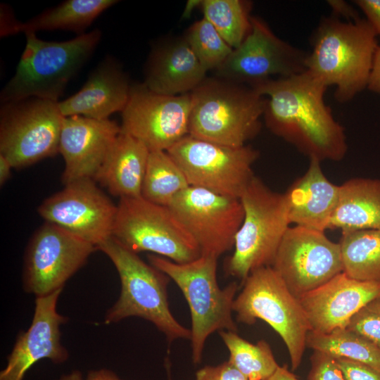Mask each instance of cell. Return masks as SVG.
<instances>
[{
    "mask_svg": "<svg viewBox=\"0 0 380 380\" xmlns=\"http://www.w3.org/2000/svg\"><path fill=\"white\" fill-rule=\"evenodd\" d=\"M327 88L305 71L253 89L266 98L263 118L274 134L310 158L339 161L348 145L343 127L324 102Z\"/></svg>",
    "mask_w": 380,
    "mask_h": 380,
    "instance_id": "cell-1",
    "label": "cell"
},
{
    "mask_svg": "<svg viewBox=\"0 0 380 380\" xmlns=\"http://www.w3.org/2000/svg\"><path fill=\"white\" fill-rule=\"evenodd\" d=\"M306 71L327 87L334 85L335 99L346 103L367 89L377 35L365 18L347 22L331 15L313 32Z\"/></svg>",
    "mask_w": 380,
    "mask_h": 380,
    "instance_id": "cell-2",
    "label": "cell"
},
{
    "mask_svg": "<svg viewBox=\"0 0 380 380\" xmlns=\"http://www.w3.org/2000/svg\"><path fill=\"white\" fill-rule=\"evenodd\" d=\"M190 94L189 135L239 147L259 133L266 98L252 87L216 76Z\"/></svg>",
    "mask_w": 380,
    "mask_h": 380,
    "instance_id": "cell-3",
    "label": "cell"
},
{
    "mask_svg": "<svg viewBox=\"0 0 380 380\" xmlns=\"http://www.w3.org/2000/svg\"><path fill=\"white\" fill-rule=\"evenodd\" d=\"M25 34L26 44L15 72L0 93L1 103L30 97L59 101L101 38L99 29L61 42L40 39L34 32Z\"/></svg>",
    "mask_w": 380,
    "mask_h": 380,
    "instance_id": "cell-4",
    "label": "cell"
},
{
    "mask_svg": "<svg viewBox=\"0 0 380 380\" xmlns=\"http://www.w3.org/2000/svg\"><path fill=\"white\" fill-rule=\"evenodd\" d=\"M97 249L112 261L121 284L118 300L106 314V324L138 317L151 322L163 333L169 344L177 339H191V329L182 325L170 311L167 295L170 278L167 275L113 237Z\"/></svg>",
    "mask_w": 380,
    "mask_h": 380,
    "instance_id": "cell-5",
    "label": "cell"
},
{
    "mask_svg": "<svg viewBox=\"0 0 380 380\" xmlns=\"http://www.w3.org/2000/svg\"><path fill=\"white\" fill-rule=\"evenodd\" d=\"M217 258L201 255L185 263L148 255L149 263L167 275L181 290L190 310L192 360L199 363L209 336L215 331L237 327L232 317V306L239 289L236 281L221 289L217 279Z\"/></svg>",
    "mask_w": 380,
    "mask_h": 380,
    "instance_id": "cell-6",
    "label": "cell"
},
{
    "mask_svg": "<svg viewBox=\"0 0 380 380\" xmlns=\"http://www.w3.org/2000/svg\"><path fill=\"white\" fill-rule=\"evenodd\" d=\"M240 200L243 220L224 270L243 283L253 271L272 266L291 222L285 193L272 191L255 176Z\"/></svg>",
    "mask_w": 380,
    "mask_h": 380,
    "instance_id": "cell-7",
    "label": "cell"
},
{
    "mask_svg": "<svg viewBox=\"0 0 380 380\" xmlns=\"http://www.w3.org/2000/svg\"><path fill=\"white\" fill-rule=\"evenodd\" d=\"M242 284L232 306L236 321L248 325L257 319L267 323L284 342L291 369L296 370L301 363L307 336L311 331L299 298L272 266L253 271Z\"/></svg>",
    "mask_w": 380,
    "mask_h": 380,
    "instance_id": "cell-8",
    "label": "cell"
},
{
    "mask_svg": "<svg viewBox=\"0 0 380 380\" xmlns=\"http://www.w3.org/2000/svg\"><path fill=\"white\" fill-rule=\"evenodd\" d=\"M112 237L131 251H148L177 263L201 255L199 247L167 206L142 196L121 198Z\"/></svg>",
    "mask_w": 380,
    "mask_h": 380,
    "instance_id": "cell-9",
    "label": "cell"
},
{
    "mask_svg": "<svg viewBox=\"0 0 380 380\" xmlns=\"http://www.w3.org/2000/svg\"><path fill=\"white\" fill-rule=\"evenodd\" d=\"M63 119L58 101L30 97L1 103L0 154L16 169L55 156Z\"/></svg>",
    "mask_w": 380,
    "mask_h": 380,
    "instance_id": "cell-10",
    "label": "cell"
},
{
    "mask_svg": "<svg viewBox=\"0 0 380 380\" xmlns=\"http://www.w3.org/2000/svg\"><path fill=\"white\" fill-rule=\"evenodd\" d=\"M167 152L189 186L238 199L255 177L252 168L259 157L258 151L251 146H224L190 135Z\"/></svg>",
    "mask_w": 380,
    "mask_h": 380,
    "instance_id": "cell-11",
    "label": "cell"
},
{
    "mask_svg": "<svg viewBox=\"0 0 380 380\" xmlns=\"http://www.w3.org/2000/svg\"><path fill=\"white\" fill-rule=\"evenodd\" d=\"M251 30L216 70L217 76L255 88L271 80L306 71L308 53L277 37L262 18L251 16Z\"/></svg>",
    "mask_w": 380,
    "mask_h": 380,
    "instance_id": "cell-12",
    "label": "cell"
},
{
    "mask_svg": "<svg viewBox=\"0 0 380 380\" xmlns=\"http://www.w3.org/2000/svg\"><path fill=\"white\" fill-rule=\"evenodd\" d=\"M96 249L73 233L46 222L33 234L26 250L25 291L37 298L63 289Z\"/></svg>",
    "mask_w": 380,
    "mask_h": 380,
    "instance_id": "cell-13",
    "label": "cell"
},
{
    "mask_svg": "<svg viewBox=\"0 0 380 380\" xmlns=\"http://www.w3.org/2000/svg\"><path fill=\"white\" fill-rule=\"evenodd\" d=\"M200 248L219 258L234 246L244 216L240 199L189 186L167 206Z\"/></svg>",
    "mask_w": 380,
    "mask_h": 380,
    "instance_id": "cell-14",
    "label": "cell"
},
{
    "mask_svg": "<svg viewBox=\"0 0 380 380\" xmlns=\"http://www.w3.org/2000/svg\"><path fill=\"white\" fill-rule=\"evenodd\" d=\"M191 94L170 96L131 85L121 112L120 131L142 142L150 151H167L189 135Z\"/></svg>",
    "mask_w": 380,
    "mask_h": 380,
    "instance_id": "cell-15",
    "label": "cell"
},
{
    "mask_svg": "<svg viewBox=\"0 0 380 380\" xmlns=\"http://www.w3.org/2000/svg\"><path fill=\"white\" fill-rule=\"evenodd\" d=\"M272 267L299 298L343 272L340 245L324 232L296 225L284 234Z\"/></svg>",
    "mask_w": 380,
    "mask_h": 380,
    "instance_id": "cell-16",
    "label": "cell"
},
{
    "mask_svg": "<svg viewBox=\"0 0 380 380\" xmlns=\"http://www.w3.org/2000/svg\"><path fill=\"white\" fill-rule=\"evenodd\" d=\"M46 222L55 224L94 245L112 237L117 205L93 179L65 185L38 208Z\"/></svg>",
    "mask_w": 380,
    "mask_h": 380,
    "instance_id": "cell-17",
    "label": "cell"
},
{
    "mask_svg": "<svg viewBox=\"0 0 380 380\" xmlns=\"http://www.w3.org/2000/svg\"><path fill=\"white\" fill-rule=\"evenodd\" d=\"M62 290L36 298L32 323L17 336L6 365L0 372V380H23L27 372L43 359L54 364L68 360L69 353L61 341V326L68 319L56 310Z\"/></svg>",
    "mask_w": 380,
    "mask_h": 380,
    "instance_id": "cell-18",
    "label": "cell"
},
{
    "mask_svg": "<svg viewBox=\"0 0 380 380\" xmlns=\"http://www.w3.org/2000/svg\"><path fill=\"white\" fill-rule=\"evenodd\" d=\"M120 133V125L110 119L64 117L58 151L65 163L63 183L95 181Z\"/></svg>",
    "mask_w": 380,
    "mask_h": 380,
    "instance_id": "cell-19",
    "label": "cell"
},
{
    "mask_svg": "<svg viewBox=\"0 0 380 380\" xmlns=\"http://www.w3.org/2000/svg\"><path fill=\"white\" fill-rule=\"evenodd\" d=\"M380 296V281H359L343 272L299 298L311 331L328 334L346 327L351 317Z\"/></svg>",
    "mask_w": 380,
    "mask_h": 380,
    "instance_id": "cell-20",
    "label": "cell"
},
{
    "mask_svg": "<svg viewBox=\"0 0 380 380\" xmlns=\"http://www.w3.org/2000/svg\"><path fill=\"white\" fill-rule=\"evenodd\" d=\"M131 85L121 65L107 56L90 72L82 88L58 101L63 117L81 115L96 120L109 119L125 108Z\"/></svg>",
    "mask_w": 380,
    "mask_h": 380,
    "instance_id": "cell-21",
    "label": "cell"
},
{
    "mask_svg": "<svg viewBox=\"0 0 380 380\" xmlns=\"http://www.w3.org/2000/svg\"><path fill=\"white\" fill-rule=\"evenodd\" d=\"M206 72L184 37L153 49L144 84L160 94H189L206 78Z\"/></svg>",
    "mask_w": 380,
    "mask_h": 380,
    "instance_id": "cell-22",
    "label": "cell"
},
{
    "mask_svg": "<svg viewBox=\"0 0 380 380\" xmlns=\"http://www.w3.org/2000/svg\"><path fill=\"white\" fill-rule=\"evenodd\" d=\"M317 158H310L305 173L297 179L285 195L291 223L321 232L329 229L337 205L340 186L324 175Z\"/></svg>",
    "mask_w": 380,
    "mask_h": 380,
    "instance_id": "cell-23",
    "label": "cell"
},
{
    "mask_svg": "<svg viewBox=\"0 0 380 380\" xmlns=\"http://www.w3.org/2000/svg\"><path fill=\"white\" fill-rule=\"evenodd\" d=\"M149 153L142 142L120 131L95 182L120 198L141 196Z\"/></svg>",
    "mask_w": 380,
    "mask_h": 380,
    "instance_id": "cell-24",
    "label": "cell"
},
{
    "mask_svg": "<svg viewBox=\"0 0 380 380\" xmlns=\"http://www.w3.org/2000/svg\"><path fill=\"white\" fill-rule=\"evenodd\" d=\"M329 229H380V179L356 177L340 185Z\"/></svg>",
    "mask_w": 380,
    "mask_h": 380,
    "instance_id": "cell-25",
    "label": "cell"
},
{
    "mask_svg": "<svg viewBox=\"0 0 380 380\" xmlns=\"http://www.w3.org/2000/svg\"><path fill=\"white\" fill-rule=\"evenodd\" d=\"M118 2L115 0L64 1L26 22L16 20L11 28L9 35L56 30L82 34L96 18Z\"/></svg>",
    "mask_w": 380,
    "mask_h": 380,
    "instance_id": "cell-26",
    "label": "cell"
},
{
    "mask_svg": "<svg viewBox=\"0 0 380 380\" xmlns=\"http://www.w3.org/2000/svg\"><path fill=\"white\" fill-rule=\"evenodd\" d=\"M343 272L364 281H380V229L342 232Z\"/></svg>",
    "mask_w": 380,
    "mask_h": 380,
    "instance_id": "cell-27",
    "label": "cell"
},
{
    "mask_svg": "<svg viewBox=\"0 0 380 380\" xmlns=\"http://www.w3.org/2000/svg\"><path fill=\"white\" fill-rule=\"evenodd\" d=\"M188 186L184 174L167 151H150L141 188L144 199L169 206Z\"/></svg>",
    "mask_w": 380,
    "mask_h": 380,
    "instance_id": "cell-28",
    "label": "cell"
},
{
    "mask_svg": "<svg viewBox=\"0 0 380 380\" xmlns=\"http://www.w3.org/2000/svg\"><path fill=\"white\" fill-rule=\"evenodd\" d=\"M306 347L334 357L359 362L380 371V349L346 328L328 334L310 331L307 336Z\"/></svg>",
    "mask_w": 380,
    "mask_h": 380,
    "instance_id": "cell-29",
    "label": "cell"
},
{
    "mask_svg": "<svg viewBox=\"0 0 380 380\" xmlns=\"http://www.w3.org/2000/svg\"><path fill=\"white\" fill-rule=\"evenodd\" d=\"M219 334L229 352V361L248 380H266L279 366L267 341L252 343L232 331Z\"/></svg>",
    "mask_w": 380,
    "mask_h": 380,
    "instance_id": "cell-30",
    "label": "cell"
},
{
    "mask_svg": "<svg viewBox=\"0 0 380 380\" xmlns=\"http://www.w3.org/2000/svg\"><path fill=\"white\" fill-rule=\"evenodd\" d=\"M201 8L203 18L233 49L241 44L251 30V1L204 0L201 1Z\"/></svg>",
    "mask_w": 380,
    "mask_h": 380,
    "instance_id": "cell-31",
    "label": "cell"
},
{
    "mask_svg": "<svg viewBox=\"0 0 380 380\" xmlns=\"http://www.w3.org/2000/svg\"><path fill=\"white\" fill-rule=\"evenodd\" d=\"M184 38L206 72L218 69L234 50L204 18L191 25Z\"/></svg>",
    "mask_w": 380,
    "mask_h": 380,
    "instance_id": "cell-32",
    "label": "cell"
},
{
    "mask_svg": "<svg viewBox=\"0 0 380 380\" xmlns=\"http://www.w3.org/2000/svg\"><path fill=\"white\" fill-rule=\"evenodd\" d=\"M346 329L380 349V296L357 311L351 317Z\"/></svg>",
    "mask_w": 380,
    "mask_h": 380,
    "instance_id": "cell-33",
    "label": "cell"
},
{
    "mask_svg": "<svg viewBox=\"0 0 380 380\" xmlns=\"http://www.w3.org/2000/svg\"><path fill=\"white\" fill-rule=\"evenodd\" d=\"M310 361L308 380H346L334 357L314 350Z\"/></svg>",
    "mask_w": 380,
    "mask_h": 380,
    "instance_id": "cell-34",
    "label": "cell"
},
{
    "mask_svg": "<svg viewBox=\"0 0 380 380\" xmlns=\"http://www.w3.org/2000/svg\"><path fill=\"white\" fill-rule=\"evenodd\" d=\"M195 380H248L229 360L215 366L206 365L196 373Z\"/></svg>",
    "mask_w": 380,
    "mask_h": 380,
    "instance_id": "cell-35",
    "label": "cell"
},
{
    "mask_svg": "<svg viewBox=\"0 0 380 380\" xmlns=\"http://www.w3.org/2000/svg\"><path fill=\"white\" fill-rule=\"evenodd\" d=\"M346 380H380V371L367 365L335 357Z\"/></svg>",
    "mask_w": 380,
    "mask_h": 380,
    "instance_id": "cell-36",
    "label": "cell"
},
{
    "mask_svg": "<svg viewBox=\"0 0 380 380\" xmlns=\"http://www.w3.org/2000/svg\"><path fill=\"white\" fill-rule=\"evenodd\" d=\"M354 3L363 12L376 35L380 36V0H355Z\"/></svg>",
    "mask_w": 380,
    "mask_h": 380,
    "instance_id": "cell-37",
    "label": "cell"
},
{
    "mask_svg": "<svg viewBox=\"0 0 380 380\" xmlns=\"http://www.w3.org/2000/svg\"><path fill=\"white\" fill-rule=\"evenodd\" d=\"M327 4L332 11V15L343 18L347 22L355 21L361 18L358 12L348 3L342 0H329Z\"/></svg>",
    "mask_w": 380,
    "mask_h": 380,
    "instance_id": "cell-38",
    "label": "cell"
},
{
    "mask_svg": "<svg viewBox=\"0 0 380 380\" xmlns=\"http://www.w3.org/2000/svg\"><path fill=\"white\" fill-rule=\"evenodd\" d=\"M367 89L372 92L380 94V45L375 52Z\"/></svg>",
    "mask_w": 380,
    "mask_h": 380,
    "instance_id": "cell-39",
    "label": "cell"
},
{
    "mask_svg": "<svg viewBox=\"0 0 380 380\" xmlns=\"http://www.w3.org/2000/svg\"><path fill=\"white\" fill-rule=\"evenodd\" d=\"M85 380H123L113 371L100 369L89 372Z\"/></svg>",
    "mask_w": 380,
    "mask_h": 380,
    "instance_id": "cell-40",
    "label": "cell"
},
{
    "mask_svg": "<svg viewBox=\"0 0 380 380\" xmlns=\"http://www.w3.org/2000/svg\"><path fill=\"white\" fill-rule=\"evenodd\" d=\"M266 380H300L291 372L286 365L279 366L274 373Z\"/></svg>",
    "mask_w": 380,
    "mask_h": 380,
    "instance_id": "cell-41",
    "label": "cell"
},
{
    "mask_svg": "<svg viewBox=\"0 0 380 380\" xmlns=\"http://www.w3.org/2000/svg\"><path fill=\"white\" fill-rule=\"evenodd\" d=\"M13 166L7 158L0 154V184L3 185L11 177Z\"/></svg>",
    "mask_w": 380,
    "mask_h": 380,
    "instance_id": "cell-42",
    "label": "cell"
},
{
    "mask_svg": "<svg viewBox=\"0 0 380 380\" xmlns=\"http://www.w3.org/2000/svg\"><path fill=\"white\" fill-rule=\"evenodd\" d=\"M57 380H84V379L80 371L74 370L69 374L61 376Z\"/></svg>",
    "mask_w": 380,
    "mask_h": 380,
    "instance_id": "cell-43",
    "label": "cell"
},
{
    "mask_svg": "<svg viewBox=\"0 0 380 380\" xmlns=\"http://www.w3.org/2000/svg\"><path fill=\"white\" fill-rule=\"evenodd\" d=\"M165 367L167 375V380H172L171 372V363L168 357H166L165 360Z\"/></svg>",
    "mask_w": 380,
    "mask_h": 380,
    "instance_id": "cell-44",
    "label": "cell"
}]
</instances>
